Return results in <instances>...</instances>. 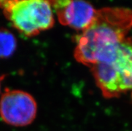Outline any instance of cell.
Returning <instances> with one entry per match:
<instances>
[{"instance_id": "3957f363", "label": "cell", "mask_w": 132, "mask_h": 131, "mask_svg": "<svg viewBox=\"0 0 132 131\" xmlns=\"http://www.w3.org/2000/svg\"><path fill=\"white\" fill-rule=\"evenodd\" d=\"M0 7L13 26L26 36L38 35L54 23L52 5L48 1H3Z\"/></svg>"}, {"instance_id": "8992f818", "label": "cell", "mask_w": 132, "mask_h": 131, "mask_svg": "<svg viewBox=\"0 0 132 131\" xmlns=\"http://www.w3.org/2000/svg\"><path fill=\"white\" fill-rule=\"evenodd\" d=\"M15 36L6 30H0V58L11 56L16 49Z\"/></svg>"}, {"instance_id": "52a82bcc", "label": "cell", "mask_w": 132, "mask_h": 131, "mask_svg": "<svg viewBox=\"0 0 132 131\" xmlns=\"http://www.w3.org/2000/svg\"><path fill=\"white\" fill-rule=\"evenodd\" d=\"M0 87H1V86H0Z\"/></svg>"}, {"instance_id": "5b68a950", "label": "cell", "mask_w": 132, "mask_h": 131, "mask_svg": "<svg viewBox=\"0 0 132 131\" xmlns=\"http://www.w3.org/2000/svg\"><path fill=\"white\" fill-rule=\"evenodd\" d=\"M50 2L60 23L82 32L90 25L97 13V10L90 3L84 1Z\"/></svg>"}, {"instance_id": "7a4b0ae2", "label": "cell", "mask_w": 132, "mask_h": 131, "mask_svg": "<svg viewBox=\"0 0 132 131\" xmlns=\"http://www.w3.org/2000/svg\"><path fill=\"white\" fill-rule=\"evenodd\" d=\"M90 68L106 98L117 97L132 90V41L126 38L106 59Z\"/></svg>"}, {"instance_id": "277c9868", "label": "cell", "mask_w": 132, "mask_h": 131, "mask_svg": "<svg viewBox=\"0 0 132 131\" xmlns=\"http://www.w3.org/2000/svg\"><path fill=\"white\" fill-rule=\"evenodd\" d=\"M36 114V102L29 93L18 90H7L0 99V116L8 125L14 126L30 125Z\"/></svg>"}, {"instance_id": "6da1fadb", "label": "cell", "mask_w": 132, "mask_h": 131, "mask_svg": "<svg viewBox=\"0 0 132 131\" xmlns=\"http://www.w3.org/2000/svg\"><path fill=\"white\" fill-rule=\"evenodd\" d=\"M131 28V10L104 7L97 10L92 23L76 38L74 56L90 68L103 60L123 42Z\"/></svg>"}]
</instances>
